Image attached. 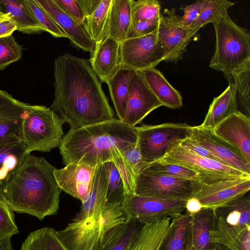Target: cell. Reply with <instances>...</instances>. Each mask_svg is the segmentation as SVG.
Segmentation results:
<instances>
[{
	"label": "cell",
	"mask_w": 250,
	"mask_h": 250,
	"mask_svg": "<svg viewBox=\"0 0 250 250\" xmlns=\"http://www.w3.org/2000/svg\"><path fill=\"white\" fill-rule=\"evenodd\" d=\"M135 71L122 68L106 83L118 119L122 121L126 113L130 81Z\"/></svg>",
	"instance_id": "obj_31"
},
{
	"label": "cell",
	"mask_w": 250,
	"mask_h": 250,
	"mask_svg": "<svg viewBox=\"0 0 250 250\" xmlns=\"http://www.w3.org/2000/svg\"><path fill=\"white\" fill-rule=\"evenodd\" d=\"M213 133L227 142L241 153L250 164V118L236 111L217 124Z\"/></svg>",
	"instance_id": "obj_17"
},
{
	"label": "cell",
	"mask_w": 250,
	"mask_h": 250,
	"mask_svg": "<svg viewBox=\"0 0 250 250\" xmlns=\"http://www.w3.org/2000/svg\"><path fill=\"white\" fill-rule=\"evenodd\" d=\"M33 105L21 102L0 90V142L8 137L20 138L21 122Z\"/></svg>",
	"instance_id": "obj_21"
},
{
	"label": "cell",
	"mask_w": 250,
	"mask_h": 250,
	"mask_svg": "<svg viewBox=\"0 0 250 250\" xmlns=\"http://www.w3.org/2000/svg\"><path fill=\"white\" fill-rule=\"evenodd\" d=\"M226 89L210 104L201 127L212 129L217 124L238 111L233 85L230 81Z\"/></svg>",
	"instance_id": "obj_29"
},
{
	"label": "cell",
	"mask_w": 250,
	"mask_h": 250,
	"mask_svg": "<svg viewBox=\"0 0 250 250\" xmlns=\"http://www.w3.org/2000/svg\"><path fill=\"white\" fill-rule=\"evenodd\" d=\"M111 161L118 170L126 194H134L136 178L145 165L136 143L119 153Z\"/></svg>",
	"instance_id": "obj_25"
},
{
	"label": "cell",
	"mask_w": 250,
	"mask_h": 250,
	"mask_svg": "<svg viewBox=\"0 0 250 250\" xmlns=\"http://www.w3.org/2000/svg\"><path fill=\"white\" fill-rule=\"evenodd\" d=\"M140 172L150 175L167 176L196 180H198V177L197 172L188 168L159 160L146 164Z\"/></svg>",
	"instance_id": "obj_38"
},
{
	"label": "cell",
	"mask_w": 250,
	"mask_h": 250,
	"mask_svg": "<svg viewBox=\"0 0 250 250\" xmlns=\"http://www.w3.org/2000/svg\"><path fill=\"white\" fill-rule=\"evenodd\" d=\"M131 22V0H113L108 21L107 36L122 42L127 38Z\"/></svg>",
	"instance_id": "obj_28"
},
{
	"label": "cell",
	"mask_w": 250,
	"mask_h": 250,
	"mask_svg": "<svg viewBox=\"0 0 250 250\" xmlns=\"http://www.w3.org/2000/svg\"><path fill=\"white\" fill-rule=\"evenodd\" d=\"M55 169L44 158L27 154L2 181L6 201L11 209L40 220L56 214L62 190L54 177Z\"/></svg>",
	"instance_id": "obj_2"
},
{
	"label": "cell",
	"mask_w": 250,
	"mask_h": 250,
	"mask_svg": "<svg viewBox=\"0 0 250 250\" xmlns=\"http://www.w3.org/2000/svg\"><path fill=\"white\" fill-rule=\"evenodd\" d=\"M234 4V2L227 0H204L198 19L189 28L200 29L208 23L218 22L228 14V9Z\"/></svg>",
	"instance_id": "obj_37"
},
{
	"label": "cell",
	"mask_w": 250,
	"mask_h": 250,
	"mask_svg": "<svg viewBox=\"0 0 250 250\" xmlns=\"http://www.w3.org/2000/svg\"><path fill=\"white\" fill-rule=\"evenodd\" d=\"M0 201L7 204L2 181H0Z\"/></svg>",
	"instance_id": "obj_52"
},
{
	"label": "cell",
	"mask_w": 250,
	"mask_h": 250,
	"mask_svg": "<svg viewBox=\"0 0 250 250\" xmlns=\"http://www.w3.org/2000/svg\"><path fill=\"white\" fill-rule=\"evenodd\" d=\"M0 14L11 20L17 30L23 33L34 34L44 31L25 0H0Z\"/></svg>",
	"instance_id": "obj_26"
},
{
	"label": "cell",
	"mask_w": 250,
	"mask_h": 250,
	"mask_svg": "<svg viewBox=\"0 0 250 250\" xmlns=\"http://www.w3.org/2000/svg\"><path fill=\"white\" fill-rule=\"evenodd\" d=\"M89 61L100 81L106 83L122 68L121 42L107 36L96 45Z\"/></svg>",
	"instance_id": "obj_19"
},
{
	"label": "cell",
	"mask_w": 250,
	"mask_h": 250,
	"mask_svg": "<svg viewBox=\"0 0 250 250\" xmlns=\"http://www.w3.org/2000/svg\"><path fill=\"white\" fill-rule=\"evenodd\" d=\"M61 28L76 46L92 55L96 44L88 34L85 24L81 23L62 10L54 0H35Z\"/></svg>",
	"instance_id": "obj_18"
},
{
	"label": "cell",
	"mask_w": 250,
	"mask_h": 250,
	"mask_svg": "<svg viewBox=\"0 0 250 250\" xmlns=\"http://www.w3.org/2000/svg\"><path fill=\"white\" fill-rule=\"evenodd\" d=\"M96 168L71 163L61 169H55L54 175L62 190L72 197L84 201L92 185Z\"/></svg>",
	"instance_id": "obj_16"
},
{
	"label": "cell",
	"mask_w": 250,
	"mask_h": 250,
	"mask_svg": "<svg viewBox=\"0 0 250 250\" xmlns=\"http://www.w3.org/2000/svg\"><path fill=\"white\" fill-rule=\"evenodd\" d=\"M22 48L13 35L0 38V70L19 60Z\"/></svg>",
	"instance_id": "obj_41"
},
{
	"label": "cell",
	"mask_w": 250,
	"mask_h": 250,
	"mask_svg": "<svg viewBox=\"0 0 250 250\" xmlns=\"http://www.w3.org/2000/svg\"><path fill=\"white\" fill-rule=\"evenodd\" d=\"M201 187L202 183L194 179L140 172L135 181L134 194L141 196L187 201Z\"/></svg>",
	"instance_id": "obj_8"
},
{
	"label": "cell",
	"mask_w": 250,
	"mask_h": 250,
	"mask_svg": "<svg viewBox=\"0 0 250 250\" xmlns=\"http://www.w3.org/2000/svg\"><path fill=\"white\" fill-rule=\"evenodd\" d=\"M20 250H67L56 233V230L44 227L31 232Z\"/></svg>",
	"instance_id": "obj_33"
},
{
	"label": "cell",
	"mask_w": 250,
	"mask_h": 250,
	"mask_svg": "<svg viewBox=\"0 0 250 250\" xmlns=\"http://www.w3.org/2000/svg\"><path fill=\"white\" fill-rule=\"evenodd\" d=\"M112 0H101L96 10L86 18V31L96 45L107 36V24Z\"/></svg>",
	"instance_id": "obj_34"
},
{
	"label": "cell",
	"mask_w": 250,
	"mask_h": 250,
	"mask_svg": "<svg viewBox=\"0 0 250 250\" xmlns=\"http://www.w3.org/2000/svg\"><path fill=\"white\" fill-rule=\"evenodd\" d=\"M132 22L161 21V5L156 0H131Z\"/></svg>",
	"instance_id": "obj_39"
},
{
	"label": "cell",
	"mask_w": 250,
	"mask_h": 250,
	"mask_svg": "<svg viewBox=\"0 0 250 250\" xmlns=\"http://www.w3.org/2000/svg\"><path fill=\"white\" fill-rule=\"evenodd\" d=\"M9 18L6 16L0 14V22L6 19Z\"/></svg>",
	"instance_id": "obj_53"
},
{
	"label": "cell",
	"mask_w": 250,
	"mask_h": 250,
	"mask_svg": "<svg viewBox=\"0 0 250 250\" xmlns=\"http://www.w3.org/2000/svg\"><path fill=\"white\" fill-rule=\"evenodd\" d=\"M106 163L108 173L106 203L122 204L126 195L123 180L112 161Z\"/></svg>",
	"instance_id": "obj_40"
},
{
	"label": "cell",
	"mask_w": 250,
	"mask_h": 250,
	"mask_svg": "<svg viewBox=\"0 0 250 250\" xmlns=\"http://www.w3.org/2000/svg\"><path fill=\"white\" fill-rule=\"evenodd\" d=\"M163 106L146 83L141 71H135L130 80L124 123L135 126L154 110Z\"/></svg>",
	"instance_id": "obj_13"
},
{
	"label": "cell",
	"mask_w": 250,
	"mask_h": 250,
	"mask_svg": "<svg viewBox=\"0 0 250 250\" xmlns=\"http://www.w3.org/2000/svg\"><path fill=\"white\" fill-rule=\"evenodd\" d=\"M159 161L180 165L198 174V180L210 184L236 177L250 176L222 163L196 155L183 147L180 144L171 148Z\"/></svg>",
	"instance_id": "obj_9"
},
{
	"label": "cell",
	"mask_w": 250,
	"mask_h": 250,
	"mask_svg": "<svg viewBox=\"0 0 250 250\" xmlns=\"http://www.w3.org/2000/svg\"><path fill=\"white\" fill-rule=\"evenodd\" d=\"M193 142L207 150L218 162L250 174V164L235 147L215 135L212 129L192 126L188 136Z\"/></svg>",
	"instance_id": "obj_12"
},
{
	"label": "cell",
	"mask_w": 250,
	"mask_h": 250,
	"mask_svg": "<svg viewBox=\"0 0 250 250\" xmlns=\"http://www.w3.org/2000/svg\"><path fill=\"white\" fill-rule=\"evenodd\" d=\"M158 29L147 35L128 38L121 42L122 68L134 71L155 67L163 61L157 39Z\"/></svg>",
	"instance_id": "obj_11"
},
{
	"label": "cell",
	"mask_w": 250,
	"mask_h": 250,
	"mask_svg": "<svg viewBox=\"0 0 250 250\" xmlns=\"http://www.w3.org/2000/svg\"><path fill=\"white\" fill-rule=\"evenodd\" d=\"M137 127L115 118L69 130L59 146L63 163L83 164L96 168L111 161L123 150L137 142Z\"/></svg>",
	"instance_id": "obj_3"
},
{
	"label": "cell",
	"mask_w": 250,
	"mask_h": 250,
	"mask_svg": "<svg viewBox=\"0 0 250 250\" xmlns=\"http://www.w3.org/2000/svg\"><path fill=\"white\" fill-rule=\"evenodd\" d=\"M203 2L204 0H198L184 9V14L180 17V21L183 25L189 27L198 19Z\"/></svg>",
	"instance_id": "obj_46"
},
{
	"label": "cell",
	"mask_w": 250,
	"mask_h": 250,
	"mask_svg": "<svg viewBox=\"0 0 250 250\" xmlns=\"http://www.w3.org/2000/svg\"><path fill=\"white\" fill-rule=\"evenodd\" d=\"M250 189V176L236 177L208 185L202 183L192 197L200 201L203 208L215 209L246 194Z\"/></svg>",
	"instance_id": "obj_14"
},
{
	"label": "cell",
	"mask_w": 250,
	"mask_h": 250,
	"mask_svg": "<svg viewBox=\"0 0 250 250\" xmlns=\"http://www.w3.org/2000/svg\"><path fill=\"white\" fill-rule=\"evenodd\" d=\"M226 225L241 235L250 230V197L245 194L214 209Z\"/></svg>",
	"instance_id": "obj_24"
},
{
	"label": "cell",
	"mask_w": 250,
	"mask_h": 250,
	"mask_svg": "<svg viewBox=\"0 0 250 250\" xmlns=\"http://www.w3.org/2000/svg\"><path fill=\"white\" fill-rule=\"evenodd\" d=\"M213 24L216 47L209 66L222 72L228 80L234 71L250 62V34L235 23L228 14Z\"/></svg>",
	"instance_id": "obj_4"
},
{
	"label": "cell",
	"mask_w": 250,
	"mask_h": 250,
	"mask_svg": "<svg viewBox=\"0 0 250 250\" xmlns=\"http://www.w3.org/2000/svg\"><path fill=\"white\" fill-rule=\"evenodd\" d=\"M56 233L67 250H92L104 232L100 220L74 218Z\"/></svg>",
	"instance_id": "obj_15"
},
{
	"label": "cell",
	"mask_w": 250,
	"mask_h": 250,
	"mask_svg": "<svg viewBox=\"0 0 250 250\" xmlns=\"http://www.w3.org/2000/svg\"><path fill=\"white\" fill-rule=\"evenodd\" d=\"M203 208L201 202L195 197H191L187 201L185 211L191 216L199 212Z\"/></svg>",
	"instance_id": "obj_49"
},
{
	"label": "cell",
	"mask_w": 250,
	"mask_h": 250,
	"mask_svg": "<svg viewBox=\"0 0 250 250\" xmlns=\"http://www.w3.org/2000/svg\"><path fill=\"white\" fill-rule=\"evenodd\" d=\"M79 1L86 18L96 10L101 0H79Z\"/></svg>",
	"instance_id": "obj_50"
},
{
	"label": "cell",
	"mask_w": 250,
	"mask_h": 250,
	"mask_svg": "<svg viewBox=\"0 0 250 250\" xmlns=\"http://www.w3.org/2000/svg\"><path fill=\"white\" fill-rule=\"evenodd\" d=\"M27 153L20 138L8 137L0 142V181L4 180L24 159Z\"/></svg>",
	"instance_id": "obj_32"
},
{
	"label": "cell",
	"mask_w": 250,
	"mask_h": 250,
	"mask_svg": "<svg viewBox=\"0 0 250 250\" xmlns=\"http://www.w3.org/2000/svg\"><path fill=\"white\" fill-rule=\"evenodd\" d=\"M158 28L157 39L163 52V61L177 63L187 52L188 44L196 38L199 29L183 25L174 8L166 9Z\"/></svg>",
	"instance_id": "obj_10"
},
{
	"label": "cell",
	"mask_w": 250,
	"mask_h": 250,
	"mask_svg": "<svg viewBox=\"0 0 250 250\" xmlns=\"http://www.w3.org/2000/svg\"><path fill=\"white\" fill-rule=\"evenodd\" d=\"M141 71L148 86L163 106L171 109L182 106L181 94L168 83L161 71L155 67Z\"/></svg>",
	"instance_id": "obj_27"
},
{
	"label": "cell",
	"mask_w": 250,
	"mask_h": 250,
	"mask_svg": "<svg viewBox=\"0 0 250 250\" xmlns=\"http://www.w3.org/2000/svg\"><path fill=\"white\" fill-rule=\"evenodd\" d=\"M171 218L145 224L129 250H160L167 235Z\"/></svg>",
	"instance_id": "obj_30"
},
{
	"label": "cell",
	"mask_w": 250,
	"mask_h": 250,
	"mask_svg": "<svg viewBox=\"0 0 250 250\" xmlns=\"http://www.w3.org/2000/svg\"><path fill=\"white\" fill-rule=\"evenodd\" d=\"M54 74V99L50 108L70 130L115 118L89 60L60 55L55 60Z\"/></svg>",
	"instance_id": "obj_1"
},
{
	"label": "cell",
	"mask_w": 250,
	"mask_h": 250,
	"mask_svg": "<svg viewBox=\"0 0 250 250\" xmlns=\"http://www.w3.org/2000/svg\"><path fill=\"white\" fill-rule=\"evenodd\" d=\"M227 80L233 85L237 109L240 106L244 114L250 117V62L234 71Z\"/></svg>",
	"instance_id": "obj_35"
},
{
	"label": "cell",
	"mask_w": 250,
	"mask_h": 250,
	"mask_svg": "<svg viewBox=\"0 0 250 250\" xmlns=\"http://www.w3.org/2000/svg\"><path fill=\"white\" fill-rule=\"evenodd\" d=\"M191 127L185 123H171L137 127V144L143 160L148 164L162 159L188 136Z\"/></svg>",
	"instance_id": "obj_6"
},
{
	"label": "cell",
	"mask_w": 250,
	"mask_h": 250,
	"mask_svg": "<svg viewBox=\"0 0 250 250\" xmlns=\"http://www.w3.org/2000/svg\"><path fill=\"white\" fill-rule=\"evenodd\" d=\"M108 173L106 163L96 168L90 191L82 202L81 209L74 218H90L100 221L106 204Z\"/></svg>",
	"instance_id": "obj_22"
},
{
	"label": "cell",
	"mask_w": 250,
	"mask_h": 250,
	"mask_svg": "<svg viewBox=\"0 0 250 250\" xmlns=\"http://www.w3.org/2000/svg\"><path fill=\"white\" fill-rule=\"evenodd\" d=\"M35 18L43 28L56 38L66 37L65 35L52 18L36 2L35 0H25Z\"/></svg>",
	"instance_id": "obj_42"
},
{
	"label": "cell",
	"mask_w": 250,
	"mask_h": 250,
	"mask_svg": "<svg viewBox=\"0 0 250 250\" xmlns=\"http://www.w3.org/2000/svg\"><path fill=\"white\" fill-rule=\"evenodd\" d=\"M191 216L185 211L171 219L167 235L160 250H185L188 225Z\"/></svg>",
	"instance_id": "obj_36"
},
{
	"label": "cell",
	"mask_w": 250,
	"mask_h": 250,
	"mask_svg": "<svg viewBox=\"0 0 250 250\" xmlns=\"http://www.w3.org/2000/svg\"><path fill=\"white\" fill-rule=\"evenodd\" d=\"M180 145L185 149L196 155L217 161L207 150L193 142L188 137L181 140Z\"/></svg>",
	"instance_id": "obj_47"
},
{
	"label": "cell",
	"mask_w": 250,
	"mask_h": 250,
	"mask_svg": "<svg viewBox=\"0 0 250 250\" xmlns=\"http://www.w3.org/2000/svg\"><path fill=\"white\" fill-rule=\"evenodd\" d=\"M64 122L50 107L34 105L21 122L20 139L28 153L50 152L59 147L64 136Z\"/></svg>",
	"instance_id": "obj_5"
},
{
	"label": "cell",
	"mask_w": 250,
	"mask_h": 250,
	"mask_svg": "<svg viewBox=\"0 0 250 250\" xmlns=\"http://www.w3.org/2000/svg\"><path fill=\"white\" fill-rule=\"evenodd\" d=\"M54 1L66 14L81 23L85 24L86 18L79 0H54Z\"/></svg>",
	"instance_id": "obj_44"
},
{
	"label": "cell",
	"mask_w": 250,
	"mask_h": 250,
	"mask_svg": "<svg viewBox=\"0 0 250 250\" xmlns=\"http://www.w3.org/2000/svg\"><path fill=\"white\" fill-rule=\"evenodd\" d=\"M16 30H17L16 24L9 18L0 22V38L11 36Z\"/></svg>",
	"instance_id": "obj_48"
},
{
	"label": "cell",
	"mask_w": 250,
	"mask_h": 250,
	"mask_svg": "<svg viewBox=\"0 0 250 250\" xmlns=\"http://www.w3.org/2000/svg\"><path fill=\"white\" fill-rule=\"evenodd\" d=\"M19 233L14 211L7 204L0 201V242Z\"/></svg>",
	"instance_id": "obj_43"
},
{
	"label": "cell",
	"mask_w": 250,
	"mask_h": 250,
	"mask_svg": "<svg viewBox=\"0 0 250 250\" xmlns=\"http://www.w3.org/2000/svg\"><path fill=\"white\" fill-rule=\"evenodd\" d=\"M143 226L134 220L113 227L100 236L92 250H129Z\"/></svg>",
	"instance_id": "obj_23"
},
{
	"label": "cell",
	"mask_w": 250,
	"mask_h": 250,
	"mask_svg": "<svg viewBox=\"0 0 250 250\" xmlns=\"http://www.w3.org/2000/svg\"><path fill=\"white\" fill-rule=\"evenodd\" d=\"M215 219L214 209L209 208H203L191 216L185 250H217L212 238Z\"/></svg>",
	"instance_id": "obj_20"
},
{
	"label": "cell",
	"mask_w": 250,
	"mask_h": 250,
	"mask_svg": "<svg viewBox=\"0 0 250 250\" xmlns=\"http://www.w3.org/2000/svg\"><path fill=\"white\" fill-rule=\"evenodd\" d=\"M0 250H13L11 238H8L0 242Z\"/></svg>",
	"instance_id": "obj_51"
},
{
	"label": "cell",
	"mask_w": 250,
	"mask_h": 250,
	"mask_svg": "<svg viewBox=\"0 0 250 250\" xmlns=\"http://www.w3.org/2000/svg\"><path fill=\"white\" fill-rule=\"evenodd\" d=\"M186 202V200L126 194L122 207L125 222L136 220L145 225L180 216L185 211Z\"/></svg>",
	"instance_id": "obj_7"
},
{
	"label": "cell",
	"mask_w": 250,
	"mask_h": 250,
	"mask_svg": "<svg viewBox=\"0 0 250 250\" xmlns=\"http://www.w3.org/2000/svg\"><path fill=\"white\" fill-rule=\"evenodd\" d=\"M160 21H142L132 22L127 39L139 37L153 32L158 28Z\"/></svg>",
	"instance_id": "obj_45"
}]
</instances>
